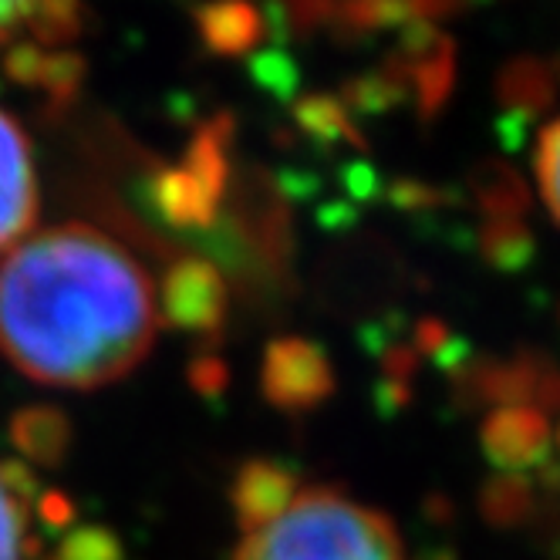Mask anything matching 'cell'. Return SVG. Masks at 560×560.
<instances>
[{
  "label": "cell",
  "mask_w": 560,
  "mask_h": 560,
  "mask_svg": "<svg viewBox=\"0 0 560 560\" xmlns=\"http://www.w3.org/2000/svg\"><path fill=\"white\" fill-rule=\"evenodd\" d=\"M298 479L294 472H288L277 463H250L244 466L233 490V503H236V516L244 530H257L267 520H273L280 510H284L294 497H298Z\"/></svg>",
  "instance_id": "52a82bcc"
},
{
  "label": "cell",
  "mask_w": 560,
  "mask_h": 560,
  "mask_svg": "<svg viewBox=\"0 0 560 560\" xmlns=\"http://www.w3.org/2000/svg\"><path fill=\"white\" fill-rule=\"evenodd\" d=\"M487 453L510 469H524L537 463L547 450V425L534 406H503L490 416L483 429Z\"/></svg>",
  "instance_id": "8992f818"
},
{
  "label": "cell",
  "mask_w": 560,
  "mask_h": 560,
  "mask_svg": "<svg viewBox=\"0 0 560 560\" xmlns=\"http://www.w3.org/2000/svg\"><path fill=\"white\" fill-rule=\"evenodd\" d=\"M78 21L74 8H61V4H4L0 0V48H11L31 34H42L48 42H58V37L71 34Z\"/></svg>",
  "instance_id": "ba28073f"
},
{
  "label": "cell",
  "mask_w": 560,
  "mask_h": 560,
  "mask_svg": "<svg viewBox=\"0 0 560 560\" xmlns=\"http://www.w3.org/2000/svg\"><path fill=\"white\" fill-rule=\"evenodd\" d=\"M37 217L34 152L11 112L0 108V257L31 236Z\"/></svg>",
  "instance_id": "3957f363"
},
{
  "label": "cell",
  "mask_w": 560,
  "mask_h": 560,
  "mask_svg": "<svg viewBox=\"0 0 560 560\" xmlns=\"http://www.w3.org/2000/svg\"><path fill=\"white\" fill-rule=\"evenodd\" d=\"M27 557V503L11 472L0 466V560Z\"/></svg>",
  "instance_id": "30bf717a"
},
{
  "label": "cell",
  "mask_w": 560,
  "mask_h": 560,
  "mask_svg": "<svg viewBox=\"0 0 560 560\" xmlns=\"http://www.w3.org/2000/svg\"><path fill=\"white\" fill-rule=\"evenodd\" d=\"M226 307V291L217 270L203 260H186L179 264L163 284V298H159V311L179 328L192 331H210L220 325Z\"/></svg>",
  "instance_id": "5b68a950"
},
{
  "label": "cell",
  "mask_w": 560,
  "mask_h": 560,
  "mask_svg": "<svg viewBox=\"0 0 560 560\" xmlns=\"http://www.w3.org/2000/svg\"><path fill=\"white\" fill-rule=\"evenodd\" d=\"M331 365L325 351L301 341L280 338L264 354V395L280 409H311L331 392Z\"/></svg>",
  "instance_id": "277c9868"
},
{
  "label": "cell",
  "mask_w": 560,
  "mask_h": 560,
  "mask_svg": "<svg viewBox=\"0 0 560 560\" xmlns=\"http://www.w3.org/2000/svg\"><path fill=\"white\" fill-rule=\"evenodd\" d=\"M537 179L550 213L560 220V118L544 129L537 142Z\"/></svg>",
  "instance_id": "8fae6325"
},
{
  "label": "cell",
  "mask_w": 560,
  "mask_h": 560,
  "mask_svg": "<svg viewBox=\"0 0 560 560\" xmlns=\"http://www.w3.org/2000/svg\"><path fill=\"white\" fill-rule=\"evenodd\" d=\"M233 560H406V553L388 516L317 487L247 530Z\"/></svg>",
  "instance_id": "7a4b0ae2"
},
{
  "label": "cell",
  "mask_w": 560,
  "mask_h": 560,
  "mask_svg": "<svg viewBox=\"0 0 560 560\" xmlns=\"http://www.w3.org/2000/svg\"><path fill=\"white\" fill-rule=\"evenodd\" d=\"M196 18H199V31H203L207 45L223 55L247 51L264 31L254 8H210V11H199Z\"/></svg>",
  "instance_id": "9c48e42d"
},
{
  "label": "cell",
  "mask_w": 560,
  "mask_h": 560,
  "mask_svg": "<svg viewBox=\"0 0 560 560\" xmlns=\"http://www.w3.org/2000/svg\"><path fill=\"white\" fill-rule=\"evenodd\" d=\"M163 311L149 270L89 223L37 230L0 257V354L51 388H98L149 354Z\"/></svg>",
  "instance_id": "6da1fadb"
}]
</instances>
